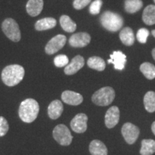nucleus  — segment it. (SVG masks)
I'll return each instance as SVG.
<instances>
[{
	"mask_svg": "<svg viewBox=\"0 0 155 155\" xmlns=\"http://www.w3.org/2000/svg\"><path fill=\"white\" fill-rule=\"evenodd\" d=\"M103 5L102 0H95L93 2L91 5H90L89 7V12L93 15H98L100 13L101 8Z\"/></svg>",
	"mask_w": 155,
	"mask_h": 155,
	"instance_id": "obj_29",
	"label": "nucleus"
},
{
	"mask_svg": "<svg viewBox=\"0 0 155 155\" xmlns=\"http://www.w3.org/2000/svg\"><path fill=\"white\" fill-rule=\"evenodd\" d=\"M145 109L150 113L155 111V92L148 91L144 97Z\"/></svg>",
	"mask_w": 155,
	"mask_h": 155,
	"instance_id": "obj_25",
	"label": "nucleus"
},
{
	"mask_svg": "<svg viewBox=\"0 0 155 155\" xmlns=\"http://www.w3.org/2000/svg\"><path fill=\"white\" fill-rule=\"evenodd\" d=\"M91 40V35L87 32H78L70 38L69 44L73 48H84L90 43Z\"/></svg>",
	"mask_w": 155,
	"mask_h": 155,
	"instance_id": "obj_10",
	"label": "nucleus"
},
{
	"mask_svg": "<svg viewBox=\"0 0 155 155\" xmlns=\"http://www.w3.org/2000/svg\"><path fill=\"white\" fill-rule=\"evenodd\" d=\"M88 66L90 68L96 70L98 71H103L106 68V63L101 58L98 56H93L88 58L87 61Z\"/></svg>",
	"mask_w": 155,
	"mask_h": 155,
	"instance_id": "obj_21",
	"label": "nucleus"
},
{
	"mask_svg": "<svg viewBox=\"0 0 155 155\" xmlns=\"http://www.w3.org/2000/svg\"><path fill=\"white\" fill-rule=\"evenodd\" d=\"M150 35V31L146 28H140L137 31V38L140 43L144 44L147 42V38Z\"/></svg>",
	"mask_w": 155,
	"mask_h": 155,
	"instance_id": "obj_28",
	"label": "nucleus"
},
{
	"mask_svg": "<svg viewBox=\"0 0 155 155\" xmlns=\"http://www.w3.org/2000/svg\"><path fill=\"white\" fill-rule=\"evenodd\" d=\"M142 20L147 25L155 24V5H150L145 7L142 14Z\"/></svg>",
	"mask_w": 155,
	"mask_h": 155,
	"instance_id": "obj_20",
	"label": "nucleus"
},
{
	"mask_svg": "<svg viewBox=\"0 0 155 155\" xmlns=\"http://www.w3.org/2000/svg\"><path fill=\"white\" fill-rule=\"evenodd\" d=\"M85 65V60L81 55H76L72 59L71 63L65 66L64 73L68 75H71L80 71Z\"/></svg>",
	"mask_w": 155,
	"mask_h": 155,
	"instance_id": "obj_12",
	"label": "nucleus"
},
{
	"mask_svg": "<svg viewBox=\"0 0 155 155\" xmlns=\"http://www.w3.org/2000/svg\"><path fill=\"white\" fill-rule=\"evenodd\" d=\"M87 121H88V116L86 114L83 113L78 114L71 122V129L75 133H84L88 127Z\"/></svg>",
	"mask_w": 155,
	"mask_h": 155,
	"instance_id": "obj_9",
	"label": "nucleus"
},
{
	"mask_svg": "<svg viewBox=\"0 0 155 155\" xmlns=\"http://www.w3.org/2000/svg\"><path fill=\"white\" fill-rule=\"evenodd\" d=\"M66 41L67 38L65 35H58L48 42L45 48V51L48 55H53L65 46Z\"/></svg>",
	"mask_w": 155,
	"mask_h": 155,
	"instance_id": "obj_7",
	"label": "nucleus"
},
{
	"mask_svg": "<svg viewBox=\"0 0 155 155\" xmlns=\"http://www.w3.org/2000/svg\"><path fill=\"white\" fill-rule=\"evenodd\" d=\"M152 55L153 58H154V60L155 61V48H154V49L152 50Z\"/></svg>",
	"mask_w": 155,
	"mask_h": 155,
	"instance_id": "obj_33",
	"label": "nucleus"
},
{
	"mask_svg": "<svg viewBox=\"0 0 155 155\" xmlns=\"http://www.w3.org/2000/svg\"><path fill=\"white\" fill-rule=\"evenodd\" d=\"M53 136L55 140L62 146H69L73 141V136L66 126L59 124L54 128Z\"/></svg>",
	"mask_w": 155,
	"mask_h": 155,
	"instance_id": "obj_6",
	"label": "nucleus"
},
{
	"mask_svg": "<svg viewBox=\"0 0 155 155\" xmlns=\"http://www.w3.org/2000/svg\"><path fill=\"white\" fill-rule=\"evenodd\" d=\"M61 98L65 104L71 106L80 105L83 102V96L72 91H65L61 95Z\"/></svg>",
	"mask_w": 155,
	"mask_h": 155,
	"instance_id": "obj_13",
	"label": "nucleus"
},
{
	"mask_svg": "<svg viewBox=\"0 0 155 155\" xmlns=\"http://www.w3.org/2000/svg\"><path fill=\"white\" fill-rule=\"evenodd\" d=\"M119 38L122 42V43L127 46H131L134 43V34L132 29L127 27L123 28L119 33Z\"/></svg>",
	"mask_w": 155,
	"mask_h": 155,
	"instance_id": "obj_19",
	"label": "nucleus"
},
{
	"mask_svg": "<svg viewBox=\"0 0 155 155\" xmlns=\"http://www.w3.org/2000/svg\"><path fill=\"white\" fill-rule=\"evenodd\" d=\"M155 152V141L153 139H143L140 150L141 155H152Z\"/></svg>",
	"mask_w": 155,
	"mask_h": 155,
	"instance_id": "obj_24",
	"label": "nucleus"
},
{
	"mask_svg": "<svg viewBox=\"0 0 155 155\" xmlns=\"http://www.w3.org/2000/svg\"><path fill=\"white\" fill-rule=\"evenodd\" d=\"M120 119V111L117 106H111L105 115V124L108 129H112L117 125Z\"/></svg>",
	"mask_w": 155,
	"mask_h": 155,
	"instance_id": "obj_11",
	"label": "nucleus"
},
{
	"mask_svg": "<svg viewBox=\"0 0 155 155\" xmlns=\"http://www.w3.org/2000/svg\"><path fill=\"white\" fill-rule=\"evenodd\" d=\"M2 30L4 34L12 41L17 42L21 39V32L19 25L15 19L7 18L4 20L2 25Z\"/></svg>",
	"mask_w": 155,
	"mask_h": 155,
	"instance_id": "obj_5",
	"label": "nucleus"
},
{
	"mask_svg": "<svg viewBox=\"0 0 155 155\" xmlns=\"http://www.w3.org/2000/svg\"><path fill=\"white\" fill-rule=\"evenodd\" d=\"M101 25L110 32H117L123 27L124 19L121 15L111 11H106L100 18Z\"/></svg>",
	"mask_w": 155,
	"mask_h": 155,
	"instance_id": "obj_3",
	"label": "nucleus"
},
{
	"mask_svg": "<svg viewBox=\"0 0 155 155\" xmlns=\"http://www.w3.org/2000/svg\"><path fill=\"white\" fill-rule=\"evenodd\" d=\"M152 131L154 134L155 135V121H154L152 124Z\"/></svg>",
	"mask_w": 155,
	"mask_h": 155,
	"instance_id": "obj_32",
	"label": "nucleus"
},
{
	"mask_svg": "<svg viewBox=\"0 0 155 155\" xmlns=\"http://www.w3.org/2000/svg\"><path fill=\"white\" fill-rule=\"evenodd\" d=\"M9 131V124L3 116H0V137H4Z\"/></svg>",
	"mask_w": 155,
	"mask_h": 155,
	"instance_id": "obj_30",
	"label": "nucleus"
},
{
	"mask_svg": "<svg viewBox=\"0 0 155 155\" xmlns=\"http://www.w3.org/2000/svg\"><path fill=\"white\" fill-rule=\"evenodd\" d=\"M89 152L91 155H107L108 150L106 145L100 140H93L89 145Z\"/></svg>",
	"mask_w": 155,
	"mask_h": 155,
	"instance_id": "obj_17",
	"label": "nucleus"
},
{
	"mask_svg": "<svg viewBox=\"0 0 155 155\" xmlns=\"http://www.w3.org/2000/svg\"><path fill=\"white\" fill-rule=\"evenodd\" d=\"M143 7L142 0H125L124 9L129 14L139 12Z\"/></svg>",
	"mask_w": 155,
	"mask_h": 155,
	"instance_id": "obj_23",
	"label": "nucleus"
},
{
	"mask_svg": "<svg viewBox=\"0 0 155 155\" xmlns=\"http://www.w3.org/2000/svg\"><path fill=\"white\" fill-rule=\"evenodd\" d=\"M63 112V105L60 100H54L49 104L48 114L51 119H58Z\"/></svg>",
	"mask_w": 155,
	"mask_h": 155,
	"instance_id": "obj_15",
	"label": "nucleus"
},
{
	"mask_svg": "<svg viewBox=\"0 0 155 155\" xmlns=\"http://www.w3.org/2000/svg\"><path fill=\"white\" fill-rule=\"evenodd\" d=\"M121 134L128 144H132L135 143V141L138 139L139 129L137 126L128 122L124 124L122 127Z\"/></svg>",
	"mask_w": 155,
	"mask_h": 155,
	"instance_id": "obj_8",
	"label": "nucleus"
},
{
	"mask_svg": "<svg viewBox=\"0 0 155 155\" xmlns=\"http://www.w3.org/2000/svg\"><path fill=\"white\" fill-rule=\"evenodd\" d=\"M25 76V69L21 65L14 64L6 66L2 72V80L6 86L13 87L19 84Z\"/></svg>",
	"mask_w": 155,
	"mask_h": 155,
	"instance_id": "obj_1",
	"label": "nucleus"
},
{
	"mask_svg": "<svg viewBox=\"0 0 155 155\" xmlns=\"http://www.w3.org/2000/svg\"><path fill=\"white\" fill-rule=\"evenodd\" d=\"M40 111L38 101L33 98H27L20 104L19 116L25 123H32L37 119Z\"/></svg>",
	"mask_w": 155,
	"mask_h": 155,
	"instance_id": "obj_2",
	"label": "nucleus"
},
{
	"mask_svg": "<svg viewBox=\"0 0 155 155\" xmlns=\"http://www.w3.org/2000/svg\"><path fill=\"white\" fill-rule=\"evenodd\" d=\"M152 35L155 38V30H153L152 31Z\"/></svg>",
	"mask_w": 155,
	"mask_h": 155,
	"instance_id": "obj_34",
	"label": "nucleus"
},
{
	"mask_svg": "<svg viewBox=\"0 0 155 155\" xmlns=\"http://www.w3.org/2000/svg\"><path fill=\"white\" fill-rule=\"evenodd\" d=\"M43 0H29L26 5L27 12L31 17H37L43 9Z\"/></svg>",
	"mask_w": 155,
	"mask_h": 155,
	"instance_id": "obj_16",
	"label": "nucleus"
},
{
	"mask_svg": "<svg viewBox=\"0 0 155 155\" xmlns=\"http://www.w3.org/2000/svg\"><path fill=\"white\" fill-rule=\"evenodd\" d=\"M115 96L114 89L111 87L106 86L94 93L92 96V101L97 106H106L113 102Z\"/></svg>",
	"mask_w": 155,
	"mask_h": 155,
	"instance_id": "obj_4",
	"label": "nucleus"
},
{
	"mask_svg": "<svg viewBox=\"0 0 155 155\" xmlns=\"http://www.w3.org/2000/svg\"><path fill=\"white\" fill-rule=\"evenodd\" d=\"M110 59L108 60V63L113 64L114 68L121 71L124 68L127 63V56L121 51H114L110 55Z\"/></svg>",
	"mask_w": 155,
	"mask_h": 155,
	"instance_id": "obj_14",
	"label": "nucleus"
},
{
	"mask_svg": "<svg viewBox=\"0 0 155 155\" xmlns=\"http://www.w3.org/2000/svg\"><path fill=\"white\" fill-rule=\"evenodd\" d=\"M153 1H154V2L155 3V0H153Z\"/></svg>",
	"mask_w": 155,
	"mask_h": 155,
	"instance_id": "obj_35",
	"label": "nucleus"
},
{
	"mask_svg": "<svg viewBox=\"0 0 155 155\" xmlns=\"http://www.w3.org/2000/svg\"><path fill=\"white\" fill-rule=\"evenodd\" d=\"M91 0H74L73 5V7L77 10H80L86 7L91 3Z\"/></svg>",
	"mask_w": 155,
	"mask_h": 155,
	"instance_id": "obj_31",
	"label": "nucleus"
},
{
	"mask_svg": "<svg viewBox=\"0 0 155 155\" xmlns=\"http://www.w3.org/2000/svg\"><path fill=\"white\" fill-rule=\"evenodd\" d=\"M57 25V21L53 17H45L37 21L35 25V30L38 31H44L53 29Z\"/></svg>",
	"mask_w": 155,
	"mask_h": 155,
	"instance_id": "obj_18",
	"label": "nucleus"
},
{
	"mask_svg": "<svg viewBox=\"0 0 155 155\" xmlns=\"http://www.w3.org/2000/svg\"><path fill=\"white\" fill-rule=\"evenodd\" d=\"M60 24L63 30L67 32H74L77 28L75 22L68 15H62L60 18Z\"/></svg>",
	"mask_w": 155,
	"mask_h": 155,
	"instance_id": "obj_22",
	"label": "nucleus"
},
{
	"mask_svg": "<svg viewBox=\"0 0 155 155\" xmlns=\"http://www.w3.org/2000/svg\"><path fill=\"white\" fill-rule=\"evenodd\" d=\"M140 71L149 80L155 78V66L153 64L145 62L140 65Z\"/></svg>",
	"mask_w": 155,
	"mask_h": 155,
	"instance_id": "obj_26",
	"label": "nucleus"
},
{
	"mask_svg": "<svg viewBox=\"0 0 155 155\" xmlns=\"http://www.w3.org/2000/svg\"><path fill=\"white\" fill-rule=\"evenodd\" d=\"M68 63V58L65 55H58L54 58V64L58 68H63L66 66Z\"/></svg>",
	"mask_w": 155,
	"mask_h": 155,
	"instance_id": "obj_27",
	"label": "nucleus"
}]
</instances>
